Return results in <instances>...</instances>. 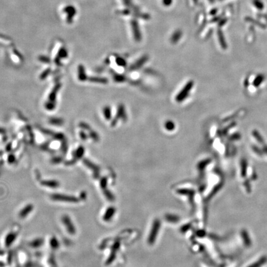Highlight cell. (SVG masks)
Segmentation results:
<instances>
[{
    "label": "cell",
    "instance_id": "1",
    "mask_svg": "<svg viewBox=\"0 0 267 267\" xmlns=\"http://www.w3.org/2000/svg\"><path fill=\"white\" fill-rule=\"evenodd\" d=\"M75 8L71 4H68L63 7L61 9L62 16L64 17L66 23L71 24L74 21V19L76 15Z\"/></svg>",
    "mask_w": 267,
    "mask_h": 267
},
{
    "label": "cell",
    "instance_id": "2",
    "mask_svg": "<svg viewBox=\"0 0 267 267\" xmlns=\"http://www.w3.org/2000/svg\"><path fill=\"white\" fill-rule=\"evenodd\" d=\"M194 86V82L189 81L186 84V85L184 86V87L182 89L181 91L179 93L176 97V100L177 102H181L183 100H185V98L188 96L189 93H190V90Z\"/></svg>",
    "mask_w": 267,
    "mask_h": 267
},
{
    "label": "cell",
    "instance_id": "3",
    "mask_svg": "<svg viewBox=\"0 0 267 267\" xmlns=\"http://www.w3.org/2000/svg\"><path fill=\"white\" fill-rule=\"evenodd\" d=\"M51 199L56 201H62L67 202H78L79 200L73 196H70L63 194H55L51 195Z\"/></svg>",
    "mask_w": 267,
    "mask_h": 267
},
{
    "label": "cell",
    "instance_id": "4",
    "mask_svg": "<svg viewBox=\"0 0 267 267\" xmlns=\"http://www.w3.org/2000/svg\"><path fill=\"white\" fill-rule=\"evenodd\" d=\"M62 222L64 225L66 226V230L69 234L74 235L76 233V230L72 222L67 215H64L62 217Z\"/></svg>",
    "mask_w": 267,
    "mask_h": 267
},
{
    "label": "cell",
    "instance_id": "5",
    "mask_svg": "<svg viewBox=\"0 0 267 267\" xmlns=\"http://www.w3.org/2000/svg\"><path fill=\"white\" fill-rule=\"evenodd\" d=\"M131 25L134 37L137 42H140L142 39V35L137 21L136 20H132Z\"/></svg>",
    "mask_w": 267,
    "mask_h": 267
},
{
    "label": "cell",
    "instance_id": "6",
    "mask_svg": "<svg viewBox=\"0 0 267 267\" xmlns=\"http://www.w3.org/2000/svg\"><path fill=\"white\" fill-rule=\"evenodd\" d=\"M119 118H121L124 121L126 120V119H127V116H126V113L124 106L123 105H119V106L118 107V112H117V116H116V119H114L113 121V123H112L113 125H115L117 123L118 120L119 119Z\"/></svg>",
    "mask_w": 267,
    "mask_h": 267
},
{
    "label": "cell",
    "instance_id": "7",
    "mask_svg": "<svg viewBox=\"0 0 267 267\" xmlns=\"http://www.w3.org/2000/svg\"><path fill=\"white\" fill-rule=\"evenodd\" d=\"M17 237V234L16 232H11L9 233L6 237L5 239V245L6 247H9L14 243L16 238Z\"/></svg>",
    "mask_w": 267,
    "mask_h": 267
},
{
    "label": "cell",
    "instance_id": "8",
    "mask_svg": "<svg viewBox=\"0 0 267 267\" xmlns=\"http://www.w3.org/2000/svg\"><path fill=\"white\" fill-rule=\"evenodd\" d=\"M34 209V206L32 204H29L27 206H25L22 210L20 212L19 215V217L21 218H24L25 217H26L30 213V212L33 210Z\"/></svg>",
    "mask_w": 267,
    "mask_h": 267
},
{
    "label": "cell",
    "instance_id": "9",
    "mask_svg": "<svg viewBox=\"0 0 267 267\" xmlns=\"http://www.w3.org/2000/svg\"><path fill=\"white\" fill-rule=\"evenodd\" d=\"M147 59H148V57L147 56H142L141 59H139L138 61H137L131 67V69L135 70L139 67H141L144 64V63L147 61Z\"/></svg>",
    "mask_w": 267,
    "mask_h": 267
},
{
    "label": "cell",
    "instance_id": "10",
    "mask_svg": "<svg viewBox=\"0 0 267 267\" xmlns=\"http://www.w3.org/2000/svg\"><path fill=\"white\" fill-rule=\"evenodd\" d=\"M41 184L43 186H47L48 187H52V188H56L60 186V184L58 182H57L56 181H53V180L43 181L41 182Z\"/></svg>",
    "mask_w": 267,
    "mask_h": 267
},
{
    "label": "cell",
    "instance_id": "11",
    "mask_svg": "<svg viewBox=\"0 0 267 267\" xmlns=\"http://www.w3.org/2000/svg\"><path fill=\"white\" fill-rule=\"evenodd\" d=\"M218 40H219V42H220L221 47L222 48L226 49L227 48V44H226V42L225 40V38L224 37L223 32H222L221 30H220V29H219L218 31Z\"/></svg>",
    "mask_w": 267,
    "mask_h": 267
},
{
    "label": "cell",
    "instance_id": "12",
    "mask_svg": "<svg viewBox=\"0 0 267 267\" xmlns=\"http://www.w3.org/2000/svg\"><path fill=\"white\" fill-rule=\"evenodd\" d=\"M182 37V32L181 30H176L174 33L171 36V41L173 43H176L179 40L181 37Z\"/></svg>",
    "mask_w": 267,
    "mask_h": 267
},
{
    "label": "cell",
    "instance_id": "13",
    "mask_svg": "<svg viewBox=\"0 0 267 267\" xmlns=\"http://www.w3.org/2000/svg\"><path fill=\"white\" fill-rule=\"evenodd\" d=\"M252 4L257 9L260 11H262L264 9L265 5L262 0H252Z\"/></svg>",
    "mask_w": 267,
    "mask_h": 267
},
{
    "label": "cell",
    "instance_id": "14",
    "mask_svg": "<svg viewBox=\"0 0 267 267\" xmlns=\"http://www.w3.org/2000/svg\"><path fill=\"white\" fill-rule=\"evenodd\" d=\"M43 243V239H37L34 240H33L32 242L30 243V246L34 248H37L39 247H40Z\"/></svg>",
    "mask_w": 267,
    "mask_h": 267
},
{
    "label": "cell",
    "instance_id": "15",
    "mask_svg": "<svg viewBox=\"0 0 267 267\" xmlns=\"http://www.w3.org/2000/svg\"><path fill=\"white\" fill-rule=\"evenodd\" d=\"M164 126H165V128L167 129V130H168L169 131H171L174 129L175 124L173 121H167L166 123H165Z\"/></svg>",
    "mask_w": 267,
    "mask_h": 267
},
{
    "label": "cell",
    "instance_id": "16",
    "mask_svg": "<svg viewBox=\"0 0 267 267\" xmlns=\"http://www.w3.org/2000/svg\"><path fill=\"white\" fill-rule=\"evenodd\" d=\"M50 245H51V247H52L53 249H56L57 248H58V247H59L58 241L57 240V239L55 238V237L53 238L52 239H51Z\"/></svg>",
    "mask_w": 267,
    "mask_h": 267
},
{
    "label": "cell",
    "instance_id": "17",
    "mask_svg": "<svg viewBox=\"0 0 267 267\" xmlns=\"http://www.w3.org/2000/svg\"><path fill=\"white\" fill-rule=\"evenodd\" d=\"M103 113L105 114V116L106 118V119H110L111 116V113L110 108L106 107L103 110Z\"/></svg>",
    "mask_w": 267,
    "mask_h": 267
},
{
    "label": "cell",
    "instance_id": "18",
    "mask_svg": "<svg viewBox=\"0 0 267 267\" xmlns=\"http://www.w3.org/2000/svg\"><path fill=\"white\" fill-rule=\"evenodd\" d=\"M263 76L262 75H258V77L256 79V80H254V82H253L254 85H256V87L259 86L260 83H261L262 82H263Z\"/></svg>",
    "mask_w": 267,
    "mask_h": 267
},
{
    "label": "cell",
    "instance_id": "19",
    "mask_svg": "<svg viewBox=\"0 0 267 267\" xmlns=\"http://www.w3.org/2000/svg\"><path fill=\"white\" fill-rule=\"evenodd\" d=\"M247 19H248V21L251 22V23H255V24H257V25H258V26L260 27H262V28L265 27L263 25V24H262L260 21H255V19H250V17H247Z\"/></svg>",
    "mask_w": 267,
    "mask_h": 267
},
{
    "label": "cell",
    "instance_id": "20",
    "mask_svg": "<svg viewBox=\"0 0 267 267\" xmlns=\"http://www.w3.org/2000/svg\"><path fill=\"white\" fill-rule=\"evenodd\" d=\"M116 63L118 65L121 66H126V62L125 60L121 58H118L116 59Z\"/></svg>",
    "mask_w": 267,
    "mask_h": 267
},
{
    "label": "cell",
    "instance_id": "21",
    "mask_svg": "<svg viewBox=\"0 0 267 267\" xmlns=\"http://www.w3.org/2000/svg\"><path fill=\"white\" fill-rule=\"evenodd\" d=\"M125 80L124 76H123L121 75H117L115 76V80L117 82H123Z\"/></svg>",
    "mask_w": 267,
    "mask_h": 267
},
{
    "label": "cell",
    "instance_id": "22",
    "mask_svg": "<svg viewBox=\"0 0 267 267\" xmlns=\"http://www.w3.org/2000/svg\"><path fill=\"white\" fill-rule=\"evenodd\" d=\"M173 3V0H162V3L165 6H169Z\"/></svg>",
    "mask_w": 267,
    "mask_h": 267
},
{
    "label": "cell",
    "instance_id": "23",
    "mask_svg": "<svg viewBox=\"0 0 267 267\" xmlns=\"http://www.w3.org/2000/svg\"><path fill=\"white\" fill-rule=\"evenodd\" d=\"M122 1H123V3L126 5V6H130V7H133V4H132V1L131 0H122Z\"/></svg>",
    "mask_w": 267,
    "mask_h": 267
},
{
    "label": "cell",
    "instance_id": "24",
    "mask_svg": "<svg viewBox=\"0 0 267 267\" xmlns=\"http://www.w3.org/2000/svg\"><path fill=\"white\" fill-rule=\"evenodd\" d=\"M227 19H222L220 20V22H219V26L220 27H222V26H223V25L227 22Z\"/></svg>",
    "mask_w": 267,
    "mask_h": 267
},
{
    "label": "cell",
    "instance_id": "25",
    "mask_svg": "<svg viewBox=\"0 0 267 267\" xmlns=\"http://www.w3.org/2000/svg\"><path fill=\"white\" fill-rule=\"evenodd\" d=\"M217 9H213L212 12H211V14H212L213 16L215 15L216 13H217Z\"/></svg>",
    "mask_w": 267,
    "mask_h": 267
},
{
    "label": "cell",
    "instance_id": "26",
    "mask_svg": "<svg viewBox=\"0 0 267 267\" xmlns=\"http://www.w3.org/2000/svg\"><path fill=\"white\" fill-rule=\"evenodd\" d=\"M3 254V252L1 251V250H0V256H2Z\"/></svg>",
    "mask_w": 267,
    "mask_h": 267
},
{
    "label": "cell",
    "instance_id": "27",
    "mask_svg": "<svg viewBox=\"0 0 267 267\" xmlns=\"http://www.w3.org/2000/svg\"><path fill=\"white\" fill-rule=\"evenodd\" d=\"M220 1H222V0H220Z\"/></svg>",
    "mask_w": 267,
    "mask_h": 267
}]
</instances>
